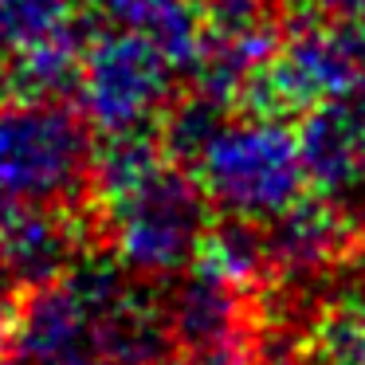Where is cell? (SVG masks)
<instances>
[{
    "label": "cell",
    "instance_id": "e0dca14e",
    "mask_svg": "<svg viewBox=\"0 0 365 365\" xmlns=\"http://www.w3.org/2000/svg\"><path fill=\"white\" fill-rule=\"evenodd\" d=\"M275 4H287V9H307V4H322V0H275Z\"/></svg>",
    "mask_w": 365,
    "mask_h": 365
},
{
    "label": "cell",
    "instance_id": "30bf717a",
    "mask_svg": "<svg viewBox=\"0 0 365 365\" xmlns=\"http://www.w3.org/2000/svg\"><path fill=\"white\" fill-rule=\"evenodd\" d=\"M349 220L354 216H346L341 208L302 192L291 208L263 224L271 271L283 279H314L318 271L346 255L349 236H354Z\"/></svg>",
    "mask_w": 365,
    "mask_h": 365
},
{
    "label": "cell",
    "instance_id": "7a4b0ae2",
    "mask_svg": "<svg viewBox=\"0 0 365 365\" xmlns=\"http://www.w3.org/2000/svg\"><path fill=\"white\" fill-rule=\"evenodd\" d=\"M189 165L208 205L240 220L267 224L307 192L294 130L275 114H228Z\"/></svg>",
    "mask_w": 365,
    "mask_h": 365
},
{
    "label": "cell",
    "instance_id": "9a60e30c",
    "mask_svg": "<svg viewBox=\"0 0 365 365\" xmlns=\"http://www.w3.org/2000/svg\"><path fill=\"white\" fill-rule=\"evenodd\" d=\"M20 299H24V291H20L16 283H12L4 271H0V349L12 341V326H16V310H20Z\"/></svg>",
    "mask_w": 365,
    "mask_h": 365
},
{
    "label": "cell",
    "instance_id": "8992f818",
    "mask_svg": "<svg viewBox=\"0 0 365 365\" xmlns=\"http://www.w3.org/2000/svg\"><path fill=\"white\" fill-rule=\"evenodd\" d=\"M283 43L275 0H200L197 9V56L192 83L197 91L236 103L252 75L271 63Z\"/></svg>",
    "mask_w": 365,
    "mask_h": 365
},
{
    "label": "cell",
    "instance_id": "3957f363",
    "mask_svg": "<svg viewBox=\"0 0 365 365\" xmlns=\"http://www.w3.org/2000/svg\"><path fill=\"white\" fill-rule=\"evenodd\" d=\"M114 263L145 279H169L192 267L208 232V197L200 181L173 161H161L150 177L118 197L103 200Z\"/></svg>",
    "mask_w": 365,
    "mask_h": 365
},
{
    "label": "cell",
    "instance_id": "ac0fdd59",
    "mask_svg": "<svg viewBox=\"0 0 365 365\" xmlns=\"http://www.w3.org/2000/svg\"><path fill=\"white\" fill-rule=\"evenodd\" d=\"M318 365H346V361H330V357H318Z\"/></svg>",
    "mask_w": 365,
    "mask_h": 365
},
{
    "label": "cell",
    "instance_id": "4fadbf2b",
    "mask_svg": "<svg viewBox=\"0 0 365 365\" xmlns=\"http://www.w3.org/2000/svg\"><path fill=\"white\" fill-rule=\"evenodd\" d=\"M192 267L205 271V275L224 279V283L240 287V291L259 287L263 279L271 275L267 244H263V224L240 220V216H232L228 224H220V228L208 224Z\"/></svg>",
    "mask_w": 365,
    "mask_h": 365
},
{
    "label": "cell",
    "instance_id": "5bb4252c",
    "mask_svg": "<svg viewBox=\"0 0 365 365\" xmlns=\"http://www.w3.org/2000/svg\"><path fill=\"white\" fill-rule=\"evenodd\" d=\"M75 24V0H0V56Z\"/></svg>",
    "mask_w": 365,
    "mask_h": 365
},
{
    "label": "cell",
    "instance_id": "5b68a950",
    "mask_svg": "<svg viewBox=\"0 0 365 365\" xmlns=\"http://www.w3.org/2000/svg\"><path fill=\"white\" fill-rule=\"evenodd\" d=\"M365 95V28L349 20L302 24L291 40L279 43L267 67L252 75L244 103L255 114H307L318 103Z\"/></svg>",
    "mask_w": 365,
    "mask_h": 365
},
{
    "label": "cell",
    "instance_id": "277c9868",
    "mask_svg": "<svg viewBox=\"0 0 365 365\" xmlns=\"http://www.w3.org/2000/svg\"><path fill=\"white\" fill-rule=\"evenodd\" d=\"M181 67L165 56L153 40L138 32H110L87 40L79 67V114L103 138L138 134L165 118L173 103V83Z\"/></svg>",
    "mask_w": 365,
    "mask_h": 365
},
{
    "label": "cell",
    "instance_id": "7c38bea8",
    "mask_svg": "<svg viewBox=\"0 0 365 365\" xmlns=\"http://www.w3.org/2000/svg\"><path fill=\"white\" fill-rule=\"evenodd\" d=\"M91 16L110 28L138 32L153 40L181 71L192 67L197 56V9L192 0H87Z\"/></svg>",
    "mask_w": 365,
    "mask_h": 365
},
{
    "label": "cell",
    "instance_id": "52a82bcc",
    "mask_svg": "<svg viewBox=\"0 0 365 365\" xmlns=\"http://www.w3.org/2000/svg\"><path fill=\"white\" fill-rule=\"evenodd\" d=\"M173 346L189 357V365H255L252 318H247V291L224 283L216 275L192 267V279L173 294L165 314Z\"/></svg>",
    "mask_w": 365,
    "mask_h": 365
},
{
    "label": "cell",
    "instance_id": "ba28073f",
    "mask_svg": "<svg viewBox=\"0 0 365 365\" xmlns=\"http://www.w3.org/2000/svg\"><path fill=\"white\" fill-rule=\"evenodd\" d=\"M299 161L307 189L318 200L357 216L365 208V142H361V110L354 98L318 103L299 114Z\"/></svg>",
    "mask_w": 365,
    "mask_h": 365
},
{
    "label": "cell",
    "instance_id": "9c48e42d",
    "mask_svg": "<svg viewBox=\"0 0 365 365\" xmlns=\"http://www.w3.org/2000/svg\"><path fill=\"white\" fill-rule=\"evenodd\" d=\"M79 259V228L63 208L0 205V271L20 287L56 283Z\"/></svg>",
    "mask_w": 365,
    "mask_h": 365
},
{
    "label": "cell",
    "instance_id": "8fae6325",
    "mask_svg": "<svg viewBox=\"0 0 365 365\" xmlns=\"http://www.w3.org/2000/svg\"><path fill=\"white\" fill-rule=\"evenodd\" d=\"M83 51H87V40L75 20V24L4 56V87L28 98H63L79 83Z\"/></svg>",
    "mask_w": 365,
    "mask_h": 365
},
{
    "label": "cell",
    "instance_id": "6da1fadb",
    "mask_svg": "<svg viewBox=\"0 0 365 365\" xmlns=\"http://www.w3.org/2000/svg\"><path fill=\"white\" fill-rule=\"evenodd\" d=\"M91 126L63 98H0V205L71 208L91 192Z\"/></svg>",
    "mask_w": 365,
    "mask_h": 365
},
{
    "label": "cell",
    "instance_id": "d6986e66",
    "mask_svg": "<svg viewBox=\"0 0 365 365\" xmlns=\"http://www.w3.org/2000/svg\"><path fill=\"white\" fill-rule=\"evenodd\" d=\"M361 255H365V247H361Z\"/></svg>",
    "mask_w": 365,
    "mask_h": 365
},
{
    "label": "cell",
    "instance_id": "2e32d148",
    "mask_svg": "<svg viewBox=\"0 0 365 365\" xmlns=\"http://www.w3.org/2000/svg\"><path fill=\"white\" fill-rule=\"evenodd\" d=\"M326 9L334 12L338 20H349V24L365 28V0H322Z\"/></svg>",
    "mask_w": 365,
    "mask_h": 365
}]
</instances>
